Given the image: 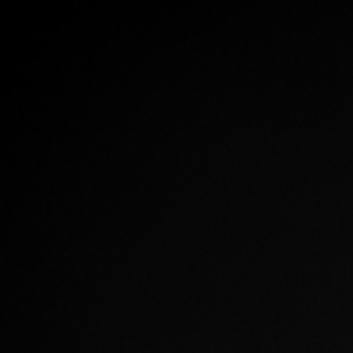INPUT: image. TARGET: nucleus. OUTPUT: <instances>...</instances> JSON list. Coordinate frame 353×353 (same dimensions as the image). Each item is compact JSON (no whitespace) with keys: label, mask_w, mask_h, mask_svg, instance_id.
<instances>
[]
</instances>
